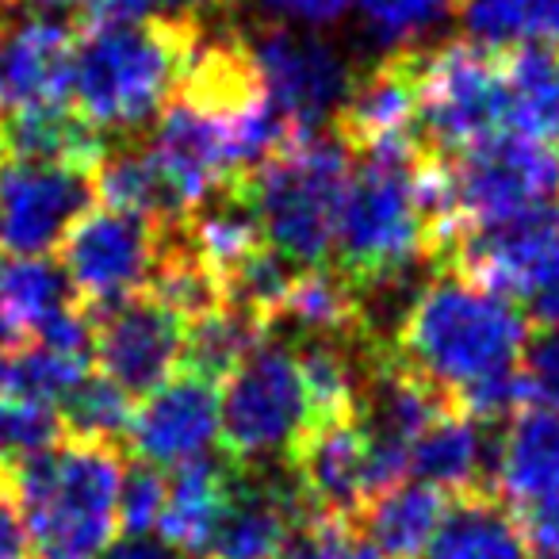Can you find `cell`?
Instances as JSON below:
<instances>
[{"instance_id":"1","label":"cell","mask_w":559,"mask_h":559,"mask_svg":"<svg viewBox=\"0 0 559 559\" xmlns=\"http://www.w3.org/2000/svg\"><path fill=\"white\" fill-rule=\"evenodd\" d=\"M525 342L528 322L513 299L444 272L411 299L391 349L456 411L475 388L518 372Z\"/></svg>"},{"instance_id":"2","label":"cell","mask_w":559,"mask_h":559,"mask_svg":"<svg viewBox=\"0 0 559 559\" xmlns=\"http://www.w3.org/2000/svg\"><path fill=\"white\" fill-rule=\"evenodd\" d=\"M203 39L200 12H150L127 24H78L70 104L96 134H127L157 119Z\"/></svg>"},{"instance_id":"3","label":"cell","mask_w":559,"mask_h":559,"mask_svg":"<svg viewBox=\"0 0 559 559\" xmlns=\"http://www.w3.org/2000/svg\"><path fill=\"white\" fill-rule=\"evenodd\" d=\"M421 162L426 146L357 154L334 238V269L357 292L388 288L414 261L437 253Z\"/></svg>"},{"instance_id":"4","label":"cell","mask_w":559,"mask_h":559,"mask_svg":"<svg viewBox=\"0 0 559 559\" xmlns=\"http://www.w3.org/2000/svg\"><path fill=\"white\" fill-rule=\"evenodd\" d=\"M123 449L66 437L9 472V495L43 559H96L119 533Z\"/></svg>"},{"instance_id":"5","label":"cell","mask_w":559,"mask_h":559,"mask_svg":"<svg viewBox=\"0 0 559 559\" xmlns=\"http://www.w3.org/2000/svg\"><path fill=\"white\" fill-rule=\"evenodd\" d=\"M353 150L337 134H307L288 142L249 177V195L264 238L292 264H326L334 253Z\"/></svg>"},{"instance_id":"6","label":"cell","mask_w":559,"mask_h":559,"mask_svg":"<svg viewBox=\"0 0 559 559\" xmlns=\"http://www.w3.org/2000/svg\"><path fill=\"white\" fill-rule=\"evenodd\" d=\"M441 177L452 241L472 226L551 207L559 200V142L495 134L456 157H441Z\"/></svg>"},{"instance_id":"7","label":"cell","mask_w":559,"mask_h":559,"mask_svg":"<svg viewBox=\"0 0 559 559\" xmlns=\"http://www.w3.org/2000/svg\"><path fill=\"white\" fill-rule=\"evenodd\" d=\"M218 441L234 467H272L311 421L296 345L264 337L223 380Z\"/></svg>"},{"instance_id":"8","label":"cell","mask_w":559,"mask_h":559,"mask_svg":"<svg viewBox=\"0 0 559 559\" xmlns=\"http://www.w3.org/2000/svg\"><path fill=\"white\" fill-rule=\"evenodd\" d=\"M506 134L502 58L475 43L418 50V139L433 157H456Z\"/></svg>"},{"instance_id":"9","label":"cell","mask_w":559,"mask_h":559,"mask_svg":"<svg viewBox=\"0 0 559 559\" xmlns=\"http://www.w3.org/2000/svg\"><path fill=\"white\" fill-rule=\"evenodd\" d=\"M173 223L127 215L96 203L70 226L58 253L81 307H111L150 288Z\"/></svg>"},{"instance_id":"10","label":"cell","mask_w":559,"mask_h":559,"mask_svg":"<svg viewBox=\"0 0 559 559\" xmlns=\"http://www.w3.org/2000/svg\"><path fill=\"white\" fill-rule=\"evenodd\" d=\"M93 207L96 185L88 165L0 150V253L47 257Z\"/></svg>"},{"instance_id":"11","label":"cell","mask_w":559,"mask_h":559,"mask_svg":"<svg viewBox=\"0 0 559 559\" xmlns=\"http://www.w3.org/2000/svg\"><path fill=\"white\" fill-rule=\"evenodd\" d=\"M88 311V307H85ZM96 372L131 399H146L185 365L188 326L150 292L88 311Z\"/></svg>"},{"instance_id":"12","label":"cell","mask_w":559,"mask_h":559,"mask_svg":"<svg viewBox=\"0 0 559 559\" xmlns=\"http://www.w3.org/2000/svg\"><path fill=\"white\" fill-rule=\"evenodd\" d=\"M444 253L452 272L506 299H533L559 280V207H540L506 223L456 234Z\"/></svg>"},{"instance_id":"13","label":"cell","mask_w":559,"mask_h":559,"mask_svg":"<svg viewBox=\"0 0 559 559\" xmlns=\"http://www.w3.org/2000/svg\"><path fill=\"white\" fill-rule=\"evenodd\" d=\"M246 43L280 116L299 134H319L353 85L342 55L319 35H299L280 24L257 27L253 35H246Z\"/></svg>"},{"instance_id":"14","label":"cell","mask_w":559,"mask_h":559,"mask_svg":"<svg viewBox=\"0 0 559 559\" xmlns=\"http://www.w3.org/2000/svg\"><path fill=\"white\" fill-rule=\"evenodd\" d=\"M284 464L311 513L357 521L360 510L380 495L372 472V444L357 411L307 421Z\"/></svg>"},{"instance_id":"15","label":"cell","mask_w":559,"mask_h":559,"mask_svg":"<svg viewBox=\"0 0 559 559\" xmlns=\"http://www.w3.org/2000/svg\"><path fill=\"white\" fill-rule=\"evenodd\" d=\"M218 418H223V388L185 368L134 406L127 449L142 464L173 472L211 456V444L218 441Z\"/></svg>"},{"instance_id":"16","label":"cell","mask_w":559,"mask_h":559,"mask_svg":"<svg viewBox=\"0 0 559 559\" xmlns=\"http://www.w3.org/2000/svg\"><path fill=\"white\" fill-rule=\"evenodd\" d=\"M334 134L357 154L421 146L418 139V50H391L357 78L334 111Z\"/></svg>"},{"instance_id":"17","label":"cell","mask_w":559,"mask_h":559,"mask_svg":"<svg viewBox=\"0 0 559 559\" xmlns=\"http://www.w3.org/2000/svg\"><path fill=\"white\" fill-rule=\"evenodd\" d=\"M307 502L292 475L276 479L269 467H234L230 498L203 559H276Z\"/></svg>"},{"instance_id":"18","label":"cell","mask_w":559,"mask_h":559,"mask_svg":"<svg viewBox=\"0 0 559 559\" xmlns=\"http://www.w3.org/2000/svg\"><path fill=\"white\" fill-rule=\"evenodd\" d=\"M4 96L12 108H66L78 62V20L35 16L4 35ZM73 108V104H70Z\"/></svg>"},{"instance_id":"19","label":"cell","mask_w":559,"mask_h":559,"mask_svg":"<svg viewBox=\"0 0 559 559\" xmlns=\"http://www.w3.org/2000/svg\"><path fill=\"white\" fill-rule=\"evenodd\" d=\"M73 307L78 296L62 264H50L47 257L0 253V349L43 342Z\"/></svg>"},{"instance_id":"20","label":"cell","mask_w":559,"mask_h":559,"mask_svg":"<svg viewBox=\"0 0 559 559\" xmlns=\"http://www.w3.org/2000/svg\"><path fill=\"white\" fill-rule=\"evenodd\" d=\"M230 483L234 464L226 456H203L185 467H173L162 518H157V533H162L165 548L192 559L207 556V544L226 510V498H230Z\"/></svg>"},{"instance_id":"21","label":"cell","mask_w":559,"mask_h":559,"mask_svg":"<svg viewBox=\"0 0 559 559\" xmlns=\"http://www.w3.org/2000/svg\"><path fill=\"white\" fill-rule=\"evenodd\" d=\"M490 475L518 510L559 498V414L518 411L495 449Z\"/></svg>"},{"instance_id":"22","label":"cell","mask_w":559,"mask_h":559,"mask_svg":"<svg viewBox=\"0 0 559 559\" xmlns=\"http://www.w3.org/2000/svg\"><path fill=\"white\" fill-rule=\"evenodd\" d=\"M272 326H296L304 337H330V342L365 337V292L353 288L337 269L299 264Z\"/></svg>"},{"instance_id":"23","label":"cell","mask_w":559,"mask_h":559,"mask_svg":"<svg viewBox=\"0 0 559 559\" xmlns=\"http://www.w3.org/2000/svg\"><path fill=\"white\" fill-rule=\"evenodd\" d=\"M490 464H495V452L487 449L483 421L467 418V414L449 406L414 441L406 475L444 490V495H472V490H487L483 487V475L490 472Z\"/></svg>"},{"instance_id":"24","label":"cell","mask_w":559,"mask_h":559,"mask_svg":"<svg viewBox=\"0 0 559 559\" xmlns=\"http://www.w3.org/2000/svg\"><path fill=\"white\" fill-rule=\"evenodd\" d=\"M418 559H528L525 528L490 490L456 495Z\"/></svg>"},{"instance_id":"25","label":"cell","mask_w":559,"mask_h":559,"mask_svg":"<svg viewBox=\"0 0 559 559\" xmlns=\"http://www.w3.org/2000/svg\"><path fill=\"white\" fill-rule=\"evenodd\" d=\"M449 495L429 483H395L360 510L357 528L383 551L388 559H418L429 536L437 533Z\"/></svg>"},{"instance_id":"26","label":"cell","mask_w":559,"mask_h":559,"mask_svg":"<svg viewBox=\"0 0 559 559\" xmlns=\"http://www.w3.org/2000/svg\"><path fill=\"white\" fill-rule=\"evenodd\" d=\"M452 12L483 50H559V0H452Z\"/></svg>"},{"instance_id":"27","label":"cell","mask_w":559,"mask_h":559,"mask_svg":"<svg viewBox=\"0 0 559 559\" xmlns=\"http://www.w3.org/2000/svg\"><path fill=\"white\" fill-rule=\"evenodd\" d=\"M506 134L559 142V50H506Z\"/></svg>"},{"instance_id":"28","label":"cell","mask_w":559,"mask_h":559,"mask_svg":"<svg viewBox=\"0 0 559 559\" xmlns=\"http://www.w3.org/2000/svg\"><path fill=\"white\" fill-rule=\"evenodd\" d=\"M93 185L100 207L154 218V223H180L146 146H139V142H127V146H111L108 142L93 169Z\"/></svg>"},{"instance_id":"29","label":"cell","mask_w":559,"mask_h":559,"mask_svg":"<svg viewBox=\"0 0 559 559\" xmlns=\"http://www.w3.org/2000/svg\"><path fill=\"white\" fill-rule=\"evenodd\" d=\"M264 337H269V322L257 319L253 311H246V307H238V304H223L188 326L185 368L207 376L211 383L223 388L226 376H230Z\"/></svg>"},{"instance_id":"30","label":"cell","mask_w":559,"mask_h":559,"mask_svg":"<svg viewBox=\"0 0 559 559\" xmlns=\"http://www.w3.org/2000/svg\"><path fill=\"white\" fill-rule=\"evenodd\" d=\"M134 418V399L100 372H88L62 403L66 433L81 441H100L127 449V429Z\"/></svg>"},{"instance_id":"31","label":"cell","mask_w":559,"mask_h":559,"mask_svg":"<svg viewBox=\"0 0 559 559\" xmlns=\"http://www.w3.org/2000/svg\"><path fill=\"white\" fill-rule=\"evenodd\" d=\"M66 437L70 433H66V421L58 406L35 403V399L0 395V467L4 472L39 456V452L55 449Z\"/></svg>"},{"instance_id":"32","label":"cell","mask_w":559,"mask_h":559,"mask_svg":"<svg viewBox=\"0 0 559 559\" xmlns=\"http://www.w3.org/2000/svg\"><path fill=\"white\" fill-rule=\"evenodd\" d=\"M365 27L388 47L403 50L441 20L452 0H357Z\"/></svg>"},{"instance_id":"33","label":"cell","mask_w":559,"mask_h":559,"mask_svg":"<svg viewBox=\"0 0 559 559\" xmlns=\"http://www.w3.org/2000/svg\"><path fill=\"white\" fill-rule=\"evenodd\" d=\"M165 490H169V472L150 464H134L123 472V487H119V533L123 536H150L157 528L165 506Z\"/></svg>"},{"instance_id":"34","label":"cell","mask_w":559,"mask_h":559,"mask_svg":"<svg viewBox=\"0 0 559 559\" xmlns=\"http://www.w3.org/2000/svg\"><path fill=\"white\" fill-rule=\"evenodd\" d=\"M518 372L525 383V403L559 414V326H540V334L528 337Z\"/></svg>"},{"instance_id":"35","label":"cell","mask_w":559,"mask_h":559,"mask_svg":"<svg viewBox=\"0 0 559 559\" xmlns=\"http://www.w3.org/2000/svg\"><path fill=\"white\" fill-rule=\"evenodd\" d=\"M353 528H357V521L326 518V513H304L276 559H345Z\"/></svg>"},{"instance_id":"36","label":"cell","mask_w":559,"mask_h":559,"mask_svg":"<svg viewBox=\"0 0 559 559\" xmlns=\"http://www.w3.org/2000/svg\"><path fill=\"white\" fill-rule=\"evenodd\" d=\"M261 4L280 20H296V24L307 27H326L337 24L349 12L353 0H261Z\"/></svg>"},{"instance_id":"37","label":"cell","mask_w":559,"mask_h":559,"mask_svg":"<svg viewBox=\"0 0 559 559\" xmlns=\"http://www.w3.org/2000/svg\"><path fill=\"white\" fill-rule=\"evenodd\" d=\"M525 548L528 559H559V498L528 510Z\"/></svg>"},{"instance_id":"38","label":"cell","mask_w":559,"mask_h":559,"mask_svg":"<svg viewBox=\"0 0 559 559\" xmlns=\"http://www.w3.org/2000/svg\"><path fill=\"white\" fill-rule=\"evenodd\" d=\"M0 559H35V544H32V533H27V521L9 490L0 495Z\"/></svg>"},{"instance_id":"39","label":"cell","mask_w":559,"mask_h":559,"mask_svg":"<svg viewBox=\"0 0 559 559\" xmlns=\"http://www.w3.org/2000/svg\"><path fill=\"white\" fill-rule=\"evenodd\" d=\"M104 559H185V556H177V551L165 548V544L146 540V536H127V540L111 544V548L104 551Z\"/></svg>"},{"instance_id":"40","label":"cell","mask_w":559,"mask_h":559,"mask_svg":"<svg viewBox=\"0 0 559 559\" xmlns=\"http://www.w3.org/2000/svg\"><path fill=\"white\" fill-rule=\"evenodd\" d=\"M4 4H27V9H43V12H50V9H81V0H4Z\"/></svg>"},{"instance_id":"41","label":"cell","mask_w":559,"mask_h":559,"mask_svg":"<svg viewBox=\"0 0 559 559\" xmlns=\"http://www.w3.org/2000/svg\"><path fill=\"white\" fill-rule=\"evenodd\" d=\"M188 12H207V9H223V4H230V0H180Z\"/></svg>"},{"instance_id":"42","label":"cell","mask_w":559,"mask_h":559,"mask_svg":"<svg viewBox=\"0 0 559 559\" xmlns=\"http://www.w3.org/2000/svg\"><path fill=\"white\" fill-rule=\"evenodd\" d=\"M0 55H4V12H0ZM0 116H4V58H0Z\"/></svg>"},{"instance_id":"43","label":"cell","mask_w":559,"mask_h":559,"mask_svg":"<svg viewBox=\"0 0 559 559\" xmlns=\"http://www.w3.org/2000/svg\"><path fill=\"white\" fill-rule=\"evenodd\" d=\"M0 12H9V4H4V0H0Z\"/></svg>"}]
</instances>
